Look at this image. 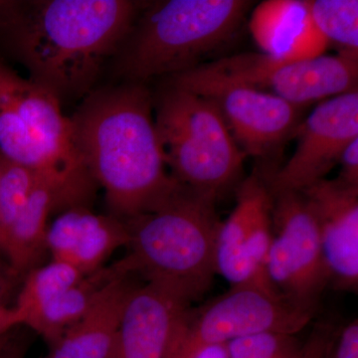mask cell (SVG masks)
<instances>
[{"label":"cell","instance_id":"8992f818","mask_svg":"<svg viewBox=\"0 0 358 358\" xmlns=\"http://www.w3.org/2000/svg\"><path fill=\"white\" fill-rule=\"evenodd\" d=\"M53 94L0 62V155L93 194L70 117Z\"/></svg>","mask_w":358,"mask_h":358},{"label":"cell","instance_id":"9c48e42d","mask_svg":"<svg viewBox=\"0 0 358 358\" xmlns=\"http://www.w3.org/2000/svg\"><path fill=\"white\" fill-rule=\"evenodd\" d=\"M167 84L210 100L244 154L265 166L263 178L267 174L268 164L272 166L271 162L277 159L285 143L294 138L301 122L303 108L250 87L181 75L169 77Z\"/></svg>","mask_w":358,"mask_h":358},{"label":"cell","instance_id":"f1b7e54d","mask_svg":"<svg viewBox=\"0 0 358 358\" xmlns=\"http://www.w3.org/2000/svg\"><path fill=\"white\" fill-rule=\"evenodd\" d=\"M13 331H13H9V333L0 336V357L3 355L4 350H6L8 343H10L11 338H13L14 334Z\"/></svg>","mask_w":358,"mask_h":358},{"label":"cell","instance_id":"7a4b0ae2","mask_svg":"<svg viewBox=\"0 0 358 358\" xmlns=\"http://www.w3.org/2000/svg\"><path fill=\"white\" fill-rule=\"evenodd\" d=\"M129 0H39L7 10L14 55L59 101L86 96L141 11Z\"/></svg>","mask_w":358,"mask_h":358},{"label":"cell","instance_id":"4fadbf2b","mask_svg":"<svg viewBox=\"0 0 358 358\" xmlns=\"http://www.w3.org/2000/svg\"><path fill=\"white\" fill-rule=\"evenodd\" d=\"M192 303L157 282L136 285L124 303L110 358H173Z\"/></svg>","mask_w":358,"mask_h":358},{"label":"cell","instance_id":"52a82bcc","mask_svg":"<svg viewBox=\"0 0 358 358\" xmlns=\"http://www.w3.org/2000/svg\"><path fill=\"white\" fill-rule=\"evenodd\" d=\"M178 75L250 87L305 108L317 101L357 91L358 56L339 53L282 61L264 53H245Z\"/></svg>","mask_w":358,"mask_h":358},{"label":"cell","instance_id":"277c9868","mask_svg":"<svg viewBox=\"0 0 358 358\" xmlns=\"http://www.w3.org/2000/svg\"><path fill=\"white\" fill-rule=\"evenodd\" d=\"M246 0H166L140 11L115 55L127 82L143 83L197 67L228 41L246 17Z\"/></svg>","mask_w":358,"mask_h":358},{"label":"cell","instance_id":"3957f363","mask_svg":"<svg viewBox=\"0 0 358 358\" xmlns=\"http://www.w3.org/2000/svg\"><path fill=\"white\" fill-rule=\"evenodd\" d=\"M216 200L181 185L154 210L124 221L129 252L119 261L122 267L190 301L200 298L216 275Z\"/></svg>","mask_w":358,"mask_h":358},{"label":"cell","instance_id":"d6a6232c","mask_svg":"<svg viewBox=\"0 0 358 358\" xmlns=\"http://www.w3.org/2000/svg\"></svg>","mask_w":358,"mask_h":358},{"label":"cell","instance_id":"ffe728a7","mask_svg":"<svg viewBox=\"0 0 358 358\" xmlns=\"http://www.w3.org/2000/svg\"><path fill=\"white\" fill-rule=\"evenodd\" d=\"M85 275L60 261L33 268L24 275L13 307L17 327L28 313L79 282Z\"/></svg>","mask_w":358,"mask_h":358},{"label":"cell","instance_id":"4dcf8cb0","mask_svg":"<svg viewBox=\"0 0 358 358\" xmlns=\"http://www.w3.org/2000/svg\"><path fill=\"white\" fill-rule=\"evenodd\" d=\"M4 159H2L1 155H0V176H1L2 167H3Z\"/></svg>","mask_w":358,"mask_h":358},{"label":"cell","instance_id":"d6986e66","mask_svg":"<svg viewBox=\"0 0 358 358\" xmlns=\"http://www.w3.org/2000/svg\"><path fill=\"white\" fill-rule=\"evenodd\" d=\"M122 274L129 273L115 262L85 275L69 289L28 313L21 326L29 327L52 348L88 312L101 289Z\"/></svg>","mask_w":358,"mask_h":358},{"label":"cell","instance_id":"ba28073f","mask_svg":"<svg viewBox=\"0 0 358 358\" xmlns=\"http://www.w3.org/2000/svg\"><path fill=\"white\" fill-rule=\"evenodd\" d=\"M272 196L268 282L282 300L313 315L329 284L317 221L303 193L281 192Z\"/></svg>","mask_w":358,"mask_h":358},{"label":"cell","instance_id":"cb8c5ba5","mask_svg":"<svg viewBox=\"0 0 358 358\" xmlns=\"http://www.w3.org/2000/svg\"><path fill=\"white\" fill-rule=\"evenodd\" d=\"M20 278L0 253V336L17 327L13 307L20 291Z\"/></svg>","mask_w":358,"mask_h":358},{"label":"cell","instance_id":"44dd1931","mask_svg":"<svg viewBox=\"0 0 358 358\" xmlns=\"http://www.w3.org/2000/svg\"><path fill=\"white\" fill-rule=\"evenodd\" d=\"M310 15L322 36L338 45L339 53L358 56L357 0H308Z\"/></svg>","mask_w":358,"mask_h":358},{"label":"cell","instance_id":"9a60e30c","mask_svg":"<svg viewBox=\"0 0 358 358\" xmlns=\"http://www.w3.org/2000/svg\"><path fill=\"white\" fill-rule=\"evenodd\" d=\"M129 235L124 220L94 213L88 206L66 209L49 224L46 250L60 261L87 275L106 267L110 256L127 247Z\"/></svg>","mask_w":358,"mask_h":358},{"label":"cell","instance_id":"d4e9b609","mask_svg":"<svg viewBox=\"0 0 358 358\" xmlns=\"http://www.w3.org/2000/svg\"><path fill=\"white\" fill-rule=\"evenodd\" d=\"M338 331L329 322H319L293 358H327Z\"/></svg>","mask_w":358,"mask_h":358},{"label":"cell","instance_id":"484cf974","mask_svg":"<svg viewBox=\"0 0 358 358\" xmlns=\"http://www.w3.org/2000/svg\"><path fill=\"white\" fill-rule=\"evenodd\" d=\"M327 358H358L357 320H352L336 334Z\"/></svg>","mask_w":358,"mask_h":358},{"label":"cell","instance_id":"5bb4252c","mask_svg":"<svg viewBox=\"0 0 358 358\" xmlns=\"http://www.w3.org/2000/svg\"><path fill=\"white\" fill-rule=\"evenodd\" d=\"M301 193L317 221L329 284L357 292L358 187L324 178Z\"/></svg>","mask_w":358,"mask_h":358},{"label":"cell","instance_id":"30bf717a","mask_svg":"<svg viewBox=\"0 0 358 358\" xmlns=\"http://www.w3.org/2000/svg\"><path fill=\"white\" fill-rule=\"evenodd\" d=\"M313 315L261 289L230 288L199 312H190L173 358H192L205 348L263 331L294 336Z\"/></svg>","mask_w":358,"mask_h":358},{"label":"cell","instance_id":"6da1fadb","mask_svg":"<svg viewBox=\"0 0 358 358\" xmlns=\"http://www.w3.org/2000/svg\"><path fill=\"white\" fill-rule=\"evenodd\" d=\"M87 171L105 190L110 215L127 221L154 210L181 185L173 178L143 83L90 92L70 117Z\"/></svg>","mask_w":358,"mask_h":358},{"label":"cell","instance_id":"4316f807","mask_svg":"<svg viewBox=\"0 0 358 358\" xmlns=\"http://www.w3.org/2000/svg\"><path fill=\"white\" fill-rule=\"evenodd\" d=\"M339 164L341 166L339 180L358 187V138L345 148L339 159Z\"/></svg>","mask_w":358,"mask_h":358},{"label":"cell","instance_id":"f546056e","mask_svg":"<svg viewBox=\"0 0 358 358\" xmlns=\"http://www.w3.org/2000/svg\"><path fill=\"white\" fill-rule=\"evenodd\" d=\"M9 6V2L0 1V13H3Z\"/></svg>","mask_w":358,"mask_h":358},{"label":"cell","instance_id":"1f68e13d","mask_svg":"<svg viewBox=\"0 0 358 358\" xmlns=\"http://www.w3.org/2000/svg\"><path fill=\"white\" fill-rule=\"evenodd\" d=\"M2 336H3V334H2Z\"/></svg>","mask_w":358,"mask_h":358},{"label":"cell","instance_id":"5b68a950","mask_svg":"<svg viewBox=\"0 0 358 358\" xmlns=\"http://www.w3.org/2000/svg\"><path fill=\"white\" fill-rule=\"evenodd\" d=\"M167 167L180 185L218 199L241 176L245 159L216 106L167 84L154 100Z\"/></svg>","mask_w":358,"mask_h":358},{"label":"cell","instance_id":"ac0fdd59","mask_svg":"<svg viewBox=\"0 0 358 358\" xmlns=\"http://www.w3.org/2000/svg\"><path fill=\"white\" fill-rule=\"evenodd\" d=\"M133 275L122 274L106 285L93 305L51 348L45 358H110Z\"/></svg>","mask_w":358,"mask_h":358},{"label":"cell","instance_id":"7c38bea8","mask_svg":"<svg viewBox=\"0 0 358 358\" xmlns=\"http://www.w3.org/2000/svg\"><path fill=\"white\" fill-rule=\"evenodd\" d=\"M294 136L293 157L266 181L272 195L303 192L339 164L345 148L358 138V92L320 102Z\"/></svg>","mask_w":358,"mask_h":358},{"label":"cell","instance_id":"2e32d148","mask_svg":"<svg viewBox=\"0 0 358 358\" xmlns=\"http://www.w3.org/2000/svg\"><path fill=\"white\" fill-rule=\"evenodd\" d=\"M92 194L58 179L42 176L9 233L3 256L18 275L36 267L46 250V233L53 212L87 206Z\"/></svg>","mask_w":358,"mask_h":358},{"label":"cell","instance_id":"603a6c76","mask_svg":"<svg viewBox=\"0 0 358 358\" xmlns=\"http://www.w3.org/2000/svg\"><path fill=\"white\" fill-rule=\"evenodd\" d=\"M301 343L294 334L263 331L226 345L228 358H293Z\"/></svg>","mask_w":358,"mask_h":358},{"label":"cell","instance_id":"e0dca14e","mask_svg":"<svg viewBox=\"0 0 358 358\" xmlns=\"http://www.w3.org/2000/svg\"><path fill=\"white\" fill-rule=\"evenodd\" d=\"M250 31L266 55L282 61L322 55L329 42L319 31L308 0H266L253 9Z\"/></svg>","mask_w":358,"mask_h":358},{"label":"cell","instance_id":"83f0119b","mask_svg":"<svg viewBox=\"0 0 358 358\" xmlns=\"http://www.w3.org/2000/svg\"><path fill=\"white\" fill-rule=\"evenodd\" d=\"M26 350H27V343L26 339L18 338L13 334L10 343L7 345L3 355L0 358H24Z\"/></svg>","mask_w":358,"mask_h":358},{"label":"cell","instance_id":"8fae6325","mask_svg":"<svg viewBox=\"0 0 358 358\" xmlns=\"http://www.w3.org/2000/svg\"><path fill=\"white\" fill-rule=\"evenodd\" d=\"M272 209V194L260 174L249 176L238 186L236 205L219 225L214 253L216 274L231 288L253 287L278 296L267 275Z\"/></svg>","mask_w":358,"mask_h":358},{"label":"cell","instance_id":"7402d4cb","mask_svg":"<svg viewBox=\"0 0 358 358\" xmlns=\"http://www.w3.org/2000/svg\"><path fill=\"white\" fill-rule=\"evenodd\" d=\"M41 176L27 167L4 160L0 176V253L2 255L9 233Z\"/></svg>","mask_w":358,"mask_h":358}]
</instances>
